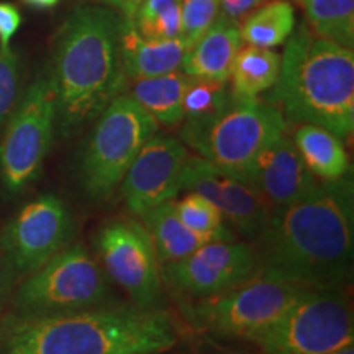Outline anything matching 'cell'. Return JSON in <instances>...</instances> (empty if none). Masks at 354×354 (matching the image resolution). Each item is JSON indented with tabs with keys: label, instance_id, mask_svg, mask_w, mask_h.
Segmentation results:
<instances>
[{
	"label": "cell",
	"instance_id": "cell-22",
	"mask_svg": "<svg viewBox=\"0 0 354 354\" xmlns=\"http://www.w3.org/2000/svg\"><path fill=\"white\" fill-rule=\"evenodd\" d=\"M282 56L271 48L246 44L240 48L230 71V92L236 100H253L276 86Z\"/></svg>",
	"mask_w": 354,
	"mask_h": 354
},
{
	"label": "cell",
	"instance_id": "cell-4",
	"mask_svg": "<svg viewBox=\"0 0 354 354\" xmlns=\"http://www.w3.org/2000/svg\"><path fill=\"white\" fill-rule=\"evenodd\" d=\"M272 100L286 120L326 128L343 141L354 130V55L302 24L287 39Z\"/></svg>",
	"mask_w": 354,
	"mask_h": 354
},
{
	"label": "cell",
	"instance_id": "cell-26",
	"mask_svg": "<svg viewBox=\"0 0 354 354\" xmlns=\"http://www.w3.org/2000/svg\"><path fill=\"white\" fill-rule=\"evenodd\" d=\"M128 19L149 41L177 39L180 37V0H145Z\"/></svg>",
	"mask_w": 354,
	"mask_h": 354
},
{
	"label": "cell",
	"instance_id": "cell-21",
	"mask_svg": "<svg viewBox=\"0 0 354 354\" xmlns=\"http://www.w3.org/2000/svg\"><path fill=\"white\" fill-rule=\"evenodd\" d=\"M141 223L151 234L159 264L166 266L179 261L209 243L207 238L190 232L176 212V202L169 201L148 210L140 216Z\"/></svg>",
	"mask_w": 354,
	"mask_h": 354
},
{
	"label": "cell",
	"instance_id": "cell-2",
	"mask_svg": "<svg viewBox=\"0 0 354 354\" xmlns=\"http://www.w3.org/2000/svg\"><path fill=\"white\" fill-rule=\"evenodd\" d=\"M122 15L109 8L81 7L57 30L50 77L56 133L63 138L95 122L127 86L120 57Z\"/></svg>",
	"mask_w": 354,
	"mask_h": 354
},
{
	"label": "cell",
	"instance_id": "cell-3",
	"mask_svg": "<svg viewBox=\"0 0 354 354\" xmlns=\"http://www.w3.org/2000/svg\"><path fill=\"white\" fill-rule=\"evenodd\" d=\"M177 339V325L166 310L133 304L0 318V354H161Z\"/></svg>",
	"mask_w": 354,
	"mask_h": 354
},
{
	"label": "cell",
	"instance_id": "cell-19",
	"mask_svg": "<svg viewBox=\"0 0 354 354\" xmlns=\"http://www.w3.org/2000/svg\"><path fill=\"white\" fill-rule=\"evenodd\" d=\"M292 141L305 166L318 180L331 183L351 174V161L343 140L326 128L300 123Z\"/></svg>",
	"mask_w": 354,
	"mask_h": 354
},
{
	"label": "cell",
	"instance_id": "cell-17",
	"mask_svg": "<svg viewBox=\"0 0 354 354\" xmlns=\"http://www.w3.org/2000/svg\"><path fill=\"white\" fill-rule=\"evenodd\" d=\"M241 44L240 24L218 15L210 28L185 51L180 63L183 73L190 77L228 81Z\"/></svg>",
	"mask_w": 354,
	"mask_h": 354
},
{
	"label": "cell",
	"instance_id": "cell-23",
	"mask_svg": "<svg viewBox=\"0 0 354 354\" xmlns=\"http://www.w3.org/2000/svg\"><path fill=\"white\" fill-rule=\"evenodd\" d=\"M295 28V12L287 0H274L254 8L240 26L241 39L258 48H276L284 44Z\"/></svg>",
	"mask_w": 354,
	"mask_h": 354
},
{
	"label": "cell",
	"instance_id": "cell-5",
	"mask_svg": "<svg viewBox=\"0 0 354 354\" xmlns=\"http://www.w3.org/2000/svg\"><path fill=\"white\" fill-rule=\"evenodd\" d=\"M113 300L110 279L95 254L82 243H71L61 253L21 279L13 289L8 315L51 317L104 307Z\"/></svg>",
	"mask_w": 354,
	"mask_h": 354
},
{
	"label": "cell",
	"instance_id": "cell-28",
	"mask_svg": "<svg viewBox=\"0 0 354 354\" xmlns=\"http://www.w3.org/2000/svg\"><path fill=\"white\" fill-rule=\"evenodd\" d=\"M21 66L20 57L8 46H0V131L20 100Z\"/></svg>",
	"mask_w": 354,
	"mask_h": 354
},
{
	"label": "cell",
	"instance_id": "cell-12",
	"mask_svg": "<svg viewBox=\"0 0 354 354\" xmlns=\"http://www.w3.org/2000/svg\"><path fill=\"white\" fill-rule=\"evenodd\" d=\"M74 234L76 221L68 205L55 194H41L2 228L0 251L21 281L69 246Z\"/></svg>",
	"mask_w": 354,
	"mask_h": 354
},
{
	"label": "cell",
	"instance_id": "cell-11",
	"mask_svg": "<svg viewBox=\"0 0 354 354\" xmlns=\"http://www.w3.org/2000/svg\"><path fill=\"white\" fill-rule=\"evenodd\" d=\"M92 243L110 282L120 287L136 307L158 308L165 284L151 234L145 225L133 218L110 220L97 230Z\"/></svg>",
	"mask_w": 354,
	"mask_h": 354
},
{
	"label": "cell",
	"instance_id": "cell-10",
	"mask_svg": "<svg viewBox=\"0 0 354 354\" xmlns=\"http://www.w3.org/2000/svg\"><path fill=\"white\" fill-rule=\"evenodd\" d=\"M56 135L55 94L48 73L20 97L0 140V183L19 194L38 179Z\"/></svg>",
	"mask_w": 354,
	"mask_h": 354
},
{
	"label": "cell",
	"instance_id": "cell-31",
	"mask_svg": "<svg viewBox=\"0 0 354 354\" xmlns=\"http://www.w3.org/2000/svg\"><path fill=\"white\" fill-rule=\"evenodd\" d=\"M17 277L13 274L10 264L6 259L2 251H0V318L3 317L7 305L10 304L13 289H15Z\"/></svg>",
	"mask_w": 354,
	"mask_h": 354
},
{
	"label": "cell",
	"instance_id": "cell-20",
	"mask_svg": "<svg viewBox=\"0 0 354 354\" xmlns=\"http://www.w3.org/2000/svg\"><path fill=\"white\" fill-rule=\"evenodd\" d=\"M190 76L183 71L133 81L130 97L148 112L158 125L177 127L184 122V95Z\"/></svg>",
	"mask_w": 354,
	"mask_h": 354
},
{
	"label": "cell",
	"instance_id": "cell-7",
	"mask_svg": "<svg viewBox=\"0 0 354 354\" xmlns=\"http://www.w3.org/2000/svg\"><path fill=\"white\" fill-rule=\"evenodd\" d=\"M158 128V122L130 95L113 99L99 115L79 154L77 177L84 192L94 201L112 196Z\"/></svg>",
	"mask_w": 354,
	"mask_h": 354
},
{
	"label": "cell",
	"instance_id": "cell-6",
	"mask_svg": "<svg viewBox=\"0 0 354 354\" xmlns=\"http://www.w3.org/2000/svg\"><path fill=\"white\" fill-rule=\"evenodd\" d=\"M286 131L287 120L276 105L232 97L210 120L184 123L183 141L218 169L245 180L254 159Z\"/></svg>",
	"mask_w": 354,
	"mask_h": 354
},
{
	"label": "cell",
	"instance_id": "cell-8",
	"mask_svg": "<svg viewBox=\"0 0 354 354\" xmlns=\"http://www.w3.org/2000/svg\"><path fill=\"white\" fill-rule=\"evenodd\" d=\"M254 343L264 354H326L353 346L351 307L339 289H307Z\"/></svg>",
	"mask_w": 354,
	"mask_h": 354
},
{
	"label": "cell",
	"instance_id": "cell-15",
	"mask_svg": "<svg viewBox=\"0 0 354 354\" xmlns=\"http://www.w3.org/2000/svg\"><path fill=\"white\" fill-rule=\"evenodd\" d=\"M187 146L172 136L154 135L143 145L128 167L120 192L128 210L141 216L180 192V176Z\"/></svg>",
	"mask_w": 354,
	"mask_h": 354
},
{
	"label": "cell",
	"instance_id": "cell-24",
	"mask_svg": "<svg viewBox=\"0 0 354 354\" xmlns=\"http://www.w3.org/2000/svg\"><path fill=\"white\" fill-rule=\"evenodd\" d=\"M312 32L353 50L354 0H300Z\"/></svg>",
	"mask_w": 354,
	"mask_h": 354
},
{
	"label": "cell",
	"instance_id": "cell-25",
	"mask_svg": "<svg viewBox=\"0 0 354 354\" xmlns=\"http://www.w3.org/2000/svg\"><path fill=\"white\" fill-rule=\"evenodd\" d=\"M176 212L190 232L201 234L209 241L236 240V234L228 228L220 210L197 192H185V196L176 202Z\"/></svg>",
	"mask_w": 354,
	"mask_h": 354
},
{
	"label": "cell",
	"instance_id": "cell-35",
	"mask_svg": "<svg viewBox=\"0 0 354 354\" xmlns=\"http://www.w3.org/2000/svg\"><path fill=\"white\" fill-rule=\"evenodd\" d=\"M326 354H354V346H348V348L338 349V351H333V353H326Z\"/></svg>",
	"mask_w": 354,
	"mask_h": 354
},
{
	"label": "cell",
	"instance_id": "cell-27",
	"mask_svg": "<svg viewBox=\"0 0 354 354\" xmlns=\"http://www.w3.org/2000/svg\"><path fill=\"white\" fill-rule=\"evenodd\" d=\"M232 100L228 81L190 77L184 95V122L198 123L214 118Z\"/></svg>",
	"mask_w": 354,
	"mask_h": 354
},
{
	"label": "cell",
	"instance_id": "cell-33",
	"mask_svg": "<svg viewBox=\"0 0 354 354\" xmlns=\"http://www.w3.org/2000/svg\"><path fill=\"white\" fill-rule=\"evenodd\" d=\"M145 0H104V3L120 12L122 17H131Z\"/></svg>",
	"mask_w": 354,
	"mask_h": 354
},
{
	"label": "cell",
	"instance_id": "cell-30",
	"mask_svg": "<svg viewBox=\"0 0 354 354\" xmlns=\"http://www.w3.org/2000/svg\"><path fill=\"white\" fill-rule=\"evenodd\" d=\"M21 15L12 3L0 2V46H8L13 35L19 32Z\"/></svg>",
	"mask_w": 354,
	"mask_h": 354
},
{
	"label": "cell",
	"instance_id": "cell-16",
	"mask_svg": "<svg viewBox=\"0 0 354 354\" xmlns=\"http://www.w3.org/2000/svg\"><path fill=\"white\" fill-rule=\"evenodd\" d=\"M245 183L276 209L308 196L320 180L308 171L294 141L284 133L254 159Z\"/></svg>",
	"mask_w": 354,
	"mask_h": 354
},
{
	"label": "cell",
	"instance_id": "cell-9",
	"mask_svg": "<svg viewBox=\"0 0 354 354\" xmlns=\"http://www.w3.org/2000/svg\"><path fill=\"white\" fill-rule=\"evenodd\" d=\"M305 290L297 284L256 274L227 292L197 299L192 320L218 336L254 343Z\"/></svg>",
	"mask_w": 354,
	"mask_h": 354
},
{
	"label": "cell",
	"instance_id": "cell-18",
	"mask_svg": "<svg viewBox=\"0 0 354 354\" xmlns=\"http://www.w3.org/2000/svg\"><path fill=\"white\" fill-rule=\"evenodd\" d=\"M120 57L127 79H146L172 73L180 68L187 51L180 38L171 41H149L136 32L133 21L122 17L120 21Z\"/></svg>",
	"mask_w": 354,
	"mask_h": 354
},
{
	"label": "cell",
	"instance_id": "cell-34",
	"mask_svg": "<svg viewBox=\"0 0 354 354\" xmlns=\"http://www.w3.org/2000/svg\"><path fill=\"white\" fill-rule=\"evenodd\" d=\"M25 3L32 7H38V8H51L55 7L59 0H24Z\"/></svg>",
	"mask_w": 354,
	"mask_h": 354
},
{
	"label": "cell",
	"instance_id": "cell-13",
	"mask_svg": "<svg viewBox=\"0 0 354 354\" xmlns=\"http://www.w3.org/2000/svg\"><path fill=\"white\" fill-rule=\"evenodd\" d=\"M258 274L253 243L209 241L185 258L161 268L162 284L176 294L205 299L227 292Z\"/></svg>",
	"mask_w": 354,
	"mask_h": 354
},
{
	"label": "cell",
	"instance_id": "cell-1",
	"mask_svg": "<svg viewBox=\"0 0 354 354\" xmlns=\"http://www.w3.org/2000/svg\"><path fill=\"white\" fill-rule=\"evenodd\" d=\"M253 248L258 274L305 289H342L354 251L353 174L320 180L300 201L271 209Z\"/></svg>",
	"mask_w": 354,
	"mask_h": 354
},
{
	"label": "cell",
	"instance_id": "cell-32",
	"mask_svg": "<svg viewBox=\"0 0 354 354\" xmlns=\"http://www.w3.org/2000/svg\"><path fill=\"white\" fill-rule=\"evenodd\" d=\"M264 0H220V15L225 19L238 21L241 17H246L254 8H258Z\"/></svg>",
	"mask_w": 354,
	"mask_h": 354
},
{
	"label": "cell",
	"instance_id": "cell-29",
	"mask_svg": "<svg viewBox=\"0 0 354 354\" xmlns=\"http://www.w3.org/2000/svg\"><path fill=\"white\" fill-rule=\"evenodd\" d=\"M220 15V0H180V39L187 50Z\"/></svg>",
	"mask_w": 354,
	"mask_h": 354
},
{
	"label": "cell",
	"instance_id": "cell-14",
	"mask_svg": "<svg viewBox=\"0 0 354 354\" xmlns=\"http://www.w3.org/2000/svg\"><path fill=\"white\" fill-rule=\"evenodd\" d=\"M197 192L214 203L234 234L254 240L271 214V205L245 180L223 172L210 161L189 154L180 176V192Z\"/></svg>",
	"mask_w": 354,
	"mask_h": 354
}]
</instances>
